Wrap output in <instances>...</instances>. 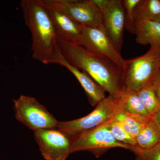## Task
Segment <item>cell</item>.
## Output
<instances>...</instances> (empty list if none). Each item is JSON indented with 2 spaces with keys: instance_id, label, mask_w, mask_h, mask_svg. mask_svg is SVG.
<instances>
[{
  "instance_id": "8992f818",
  "label": "cell",
  "mask_w": 160,
  "mask_h": 160,
  "mask_svg": "<svg viewBox=\"0 0 160 160\" xmlns=\"http://www.w3.org/2000/svg\"><path fill=\"white\" fill-rule=\"evenodd\" d=\"M71 153L87 150L96 156L100 153L114 148H122L132 150V147L120 142L112 134L108 126V123L94 129L70 138Z\"/></svg>"
},
{
  "instance_id": "603a6c76",
  "label": "cell",
  "mask_w": 160,
  "mask_h": 160,
  "mask_svg": "<svg viewBox=\"0 0 160 160\" xmlns=\"http://www.w3.org/2000/svg\"><path fill=\"white\" fill-rule=\"evenodd\" d=\"M152 119L157 125L160 130V109L159 111H158L152 117Z\"/></svg>"
},
{
  "instance_id": "7a4b0ae2",
  "label": "cell",
  "mask_w": 160,
  "mask_h": 160,
  "mask_svg": "<svg viewBox=\"0 0 160 160\" xmlns=\"http://www.w3.org/2000/svg\"><path fill=\"white\" fill-rule=\"evenodd\" d=\"M58 44L68 62L89 75L109 95L119 97L124 88L122 70L117 65L108 58L89 52L58 36Z\"/></svg>"
},
{
  "instance_id": "5b68a950",
  "label": "cell",
  "mask_w": 160,
  "mask_h": 160,
  "mask_svg": "<svg viewBox=\"0 0 160 160\" xmlns=\"http://www.w3.org/2000/svg\"><path fill=\"white\" fill-rule=\"evenodd\" d=\"M13 101L16 118L27 128L34 132L57 128L58 121L34 98L22 95Z\"/></svg>"
},
{
  "instance_id": "6da1fadb",
  "label": "cell",
  "mask_w": 160,
  "mask_h": 160,
  "mask_svg": "<svg viewBox=\"0 0 160 160\" xmlns=\"http://www.w3.org/2000/svg\"><path fill=\"white\" fill-rule=\"evenodd\" d=\"M21 6L31 32L32 58L45 65L58 64L62 52L58 33L42 0H22Z\"/></svg>"
},
{
  "instance_id": "8fae6325",
  "label": "cell",
  "mask_w": 160,
  "mask_h": 160,
  "mask_svg": "<svg viewBox=\"0 0 160 160\" xmlns=\"http://www.w3.org/2000/svg\"><path fill=\"white\" fill-rule=\"evenodd\" d=\"M61 38L80 46L83 27L78 25L55 5L52 0H42Z\"/></svg>"
},
{
  "instance_id": "9c48e42d",
  "label": "cell",
  "mask_w": 160,
  "mask_h": 160,
  "mask_svg": "<svg viewBox=\"0 0 160 160\" xmlns=\"http://www.w3.org/2000/svg\"><path fill=\"white\" fill-rule=\"evenodd\" d=\"M34 138L46 160H66L71 153L70 138L57 128L38 130Z\"/></svg>"
},
{
  "instance_id": "2e32d148",
  "label": "cell",
  "mask_w": 160,
  "mask_h": 160,
  "mask_svg": "<svg viewBox=\"0 0 160 160\" xmlns=\"http://www.w3.org/2000/svg\"><path fill=\"white\" fill-rule=\"evenodd\" d=\"M136 148L147 150L160 143V130L152 119L146 124L136 138Z\"/></svg>"
},
{
  "instance_id": "7c38bea8",
  "label": "cell",
  "mask_w": 160,
  "mask_h": 160,
  "mask_svg": "<svg viewBox=\"0 0 160 160\" xmlns=\"http://www.w3.org/2000/svg\"><path fill=\"white\" fill-rule=\"evenodd\" d=\"M58 64L64 66L77 79L86 92L92 106L97 105L106 97L105 90L92 78L79 69L68 62L62 54Z\"/></svg>"
},
{
  "instance_id": "ba28073f",
  "label": "cell",
  "mask_w": 160,
  "mask_h": 160,
  "mask_svg": "<svg viewBox=\"0 0 160 160\" xmlns=\"http://www.w3.org/2000/svg\"><path fill=\"white\" fill-rule=\"evenodd\" d=\"M102 14V23L115 47L121 52L125 29V11L121 0H93Z\"/></svg>"
},
{
  "instance_id": "d6986e66",
  "label": "cell",
  "mask_w": 160,
  "mask_h": 160,
  "mask_svg": "<svg viewBox=\"0 0 160 160\" xmlns=\"http://www.w3.org/2000/svg\"><path fill=\"white\" fill-rule=\"evenodd\" d=\"M108 126L113 136L118 142L132 147H136L135 139L128 134L119 123L112 121L108 123Z\"/></svg>"
},
{
  "instance_id": "d4e9b609",
  "label": "cell",
  "mask_w": 160,
  "mask_h": 160,
  "mask_svg": "<svg viewBox=\"0 0 160 160\" xmlns=\"http://www.w3.org/2000/svg\"></svg>"
},
{
  "instance_id": "52a82bcc",
  "label": "cell",
  "mask_w": 160,
  "mask_h": 160,
  "mask_svg": "<svg viewBox=\"0 0 160 160\" xmlns=\"http://www.w3.org/2000/svg\"><path fill=\"white\" fill-rule=\"evenodd\" d=\"M80 46L92 53L108 58L122 70L125 60L115 47L102 25L83 27Z\"/></svg>"
},
{
  "instance_id": "3957f363",
  "label": "cell",
  "mask_w": 160,
  "mask_h": 160,
  "mask_svg": "<svg viewBox=\"0 0 160 160\" xmlns=\"http://www.w3.org/2000/svg\"><path fill=\"white\" fill-rule=\"evenodd\" d=\"M160 70V48L150 46L145 54L125 60L122 69L124 90L138 92L152 83Z\"/></svg>"
},
{
  "instance_id": "5bb4252c",
  "label": "cell",
  "mask_w": 160,
  "mask_h": 160,
  "mask_svg": "<svg viewBox=\"0 0 160 160\" xmlns=\"http://www.w3.org/2000/svg\"><path fill=\"white\" fill-rule=\"evenodd\" d=\"M151 118L141 117L129 114L124 110L120 104L119 108L112 121L119 123L125 131L136 139V138Z\"/></svg>"
},
{
  "instance_id": "7402d4cb",
  "label": "cell",
  "mask_w": 160,
  "mask_h": 160,
  "mask_svg": "<svg viewBox=\"0 0 160 160\" xmlns=\"http://www.w3.org/2000/svg\"><path fill=\"white\" fill-rule=\"evenodd\" d=\"M152 85L157 97L160 102V71L152 81Z\"/></svg>"
},
{
  "instance_id": "e0dca14e",
  "label": "cell",
  "mask_w": 160,
  "mask_h": 160,
  "mask_svg": "<svg viewBox=\"0 0 160 160\" xmlns=\"http://www.w3.org/2000/svg\"><path fill=\"white\" fill-rule=\"evenodd\" d=\"M160 17V0H141L135 9V22L157 21Z\"/></svg>"
},
{
  "instance_id": "ac0fdd59",
  "label": "cell",
  "mask_w": 160,
  "mask_h": 160,
  "mask_svg": "<svg viewBox=\"0 0 160 160\" xmlns=\"http://www.w3.org/2000/svg\"><path fill=\"white\" fill-rule=\"evenodd\" d=\"M136 92L151 117L159 111L160 102L157 97L152 83L145 86Z\"/></svg>"
},
{
  "instance_id": "9a60e30c",
  "label": "cell",
  "mask_w": 160,
  "mask_h": 160,
  "mask_svg": "<svg viewBox=\"0 0 160 160\" xmlns=\"http://www.w3.org/2000/svg\"><path fill=\"white\" fill-rule=\"evenodd\" d=\"M119 99L123 109L129 114L141 117L152 118L136 92L124 90Z\"/></svg>"
},
{
  "instance_id": "277c9868",
  "label": "cell",
  "mask_w": 160,
  "mask_h": 160,
  "mask_svg": "<svg viewBox=\"0 0 160 160\" xmlns=\"http://www.w3.org/2000/svg\"><path fill=\"white\" fill-rule=\"evenodd\" d=\"M120 106L119 97L109 95L89 114L77 119L59 122L57 129L69 138L111 122Z\"/></svg>"
},
{
  "instance_id": "4fadbf2b",
  "label": "cell",
  "mask_w": 160,
  "mask_h": 160,
  "mask_svg": "<svg viewBox=\"0 0 160 160\" xmlns=\"http://www.w3.org/2000/svg\"><path fill=\"white\" fill-rule=\"evenodd\" d=\"M135 41L140 45L160 48V23L156 21L135 22Z\"/></svg>"
},
{
  "instance_id": "30bf717a",
  "label": "cell",
  "mask_w": 160,
  "mask_h": 160,
  "mask_svg": "<svg viewBox=\"0 0 160 160\" xmlns=\"http://www.w3.org/2000/svg\"><path fill=\"white\" fill-rule=\"evenodd\" d=\"M59 9L82 27L102 25V14L93 0H52Z\"/></svg>"
},
{
  "instance_id": "44dd1931",
  "label": "cell",
  "mask_w": 160,
  "mask_h": 160,
  "mask_svg": "<svg viewBox=\"0 0 160 160\" xmlns=\"http://www.w3.org/2000/svg\"><path fill=\"white\" fill-rule=\"evenodd\" d=\"M131 151L135 155L136 160H160V143L147 150H143L134 147Z\"/></svg>"
},
{
  "instance_id": "ffe728a7",
  "label": "cell",
  "mask_w": 160,
  "mask_h": 160,
  "mask_svg": "<svg viewBox=\"0 0 160 160\" xmlns=\"http://www.w3.org/2000/svg\"><path fill=\"white\" fill-rule=\"evenodd\" d=\"M141 0H123L122 1L125 17V29L130 33L134 34V11L136 7Z\"/></svg>"
},
{
  "instance_id": "cb8c5ba5",
  "label": "cell",
  "mask_w": 160,
  "mask_h": 160,
  "mask_svg": "<svg viewBox=\"0 0 160 160\" xmlns=\"http://www.w3.org/2000/svg\"><path fill=\"white\" fill-rule=\"evenodd\" d=\"M156 21H157V22H159L160 23V17Z\"/></svg>"
}]
</instances>
